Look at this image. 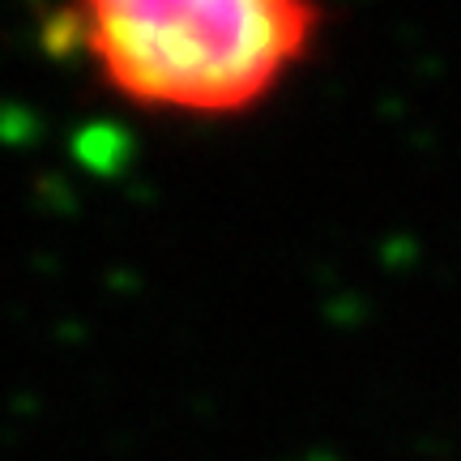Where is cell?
<instances>
[{"label": "cell", "mask_w": 461, "mask_h": 461, "mask_svg": "<svg viewBox=\"0 0 461 461\" xmlns=\"http://www.w3.org/2000/svg\"><path fill=\"white\" fill-rule=\"evenodd\" d=\"M321 14L295 0H95L73 43L120 99L230 115L274 95L316 43Z\"/></svg>", "instance_id": "6da1fadb"}]
</instances>
